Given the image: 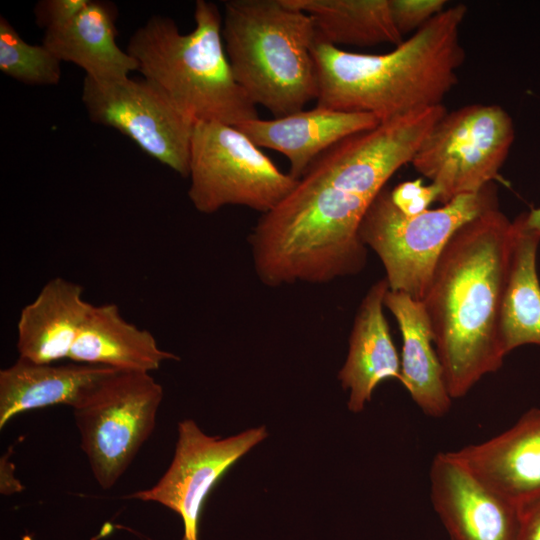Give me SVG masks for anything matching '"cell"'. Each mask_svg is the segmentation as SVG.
<instances>
[{
    "mask_svg": "<svg viewBox=\"0 0 540 540\" xmlns=\"http://www.w3.org/2000/svg\"><path fill=\"white\" fill-rule=\"evenodd\" d=\"M117 6L110 1L89 0L68 24L44 32V44L61 62L76 64L85 77L115 81L137 71L136 60L116 42Z\"/></svg>",
    "mask_w": 540,
    "mask_h": 540,
    "instance_id": "cell-19",
    "label": "cell"
},
{
    "mask_svg": "<svg viewBox=\"0 0 540 540\" xmlns=\"http://www.w3.org/2000/svg\"><path fill=\"white\" fill-rule=\"evenodd\" d=\"M395 25L403 35L419 29L444 10L445 0H390Z\"/></svg>",
    "mask_w": 540,
    "mask_h": 540,
    "instance_id": "cell-25",
    "label": "cell"
},
{
    "mask_svg": "<svg viewBox=\"0 0 540 540\" xmlns=\"http://www.w3.org/2000/svg\"><path fill=\"white\" fill-rule=\"evenodd\" d=\"M388 289L385 278L372 284L354 318L347 358L338 374L342 387L349 390L348 408L352 412L364 409L383 380L402 381L401 360L383 311Z\"/></svg>",
    "mask_w": 540,
    "mask_h": 540,
    "instance_id": "cell-17",
    "label": "cell"
},
{
    "mask_svg": "<svg viewBox=\"0 0 540 540\" xmlns=\"http://www.w3.org/2000/svg\"><path fill=\"white\" fill-rule=\"evenodd\" d=\"M222 20L215 3L197 0L191 32L181 33L173 19L155 15L131 35L126 51L143 78L194 124L236 127L259 116L231 71Z\"/></svg>",
    "mask_w": 540,
    "mask_h": 540,
    "instance_id": "cell-4",
    "label": "cell"
},
{
    "mask_svg": "<svg viewBox=\"0 0 540 540\" xmlns=\"http://www.w3.org/2000/svg\"><path fill=\"white\" fill-rule=\"evenodd\" d=\"M91 305L81 285L61 277L48 281L20 312L19 357L39 363L68 359Z\"/></svg>",
    "mask_w": 540,
    "mask_h": 540,
    "instance_id": "cell-18",
    "label": "cell"
},
{
    "mask_svg": "<svg viewBox=\"0 0 540 540\" xmlns=\"http://www.w3.org/2000/svg\"><path fill=\"white\" fill-rule=\"evenodd\" d=\"M60 64L44 44L27 43L5 17H0V70L5 75L26 85H56L62 76Z\"/></svg>",
    "mask_w": 540,
    "mask_h": 540,
    "instance_id": "cell-24",
    "label": "cell"
},
{
    "mask_svg": "<svg viewBox=\"0 0 540 540\" xmlns=\"http://www.w3.org/2000/svg\"><path fill=\"white\" fill-rule=\"evenodd\" d=\"M446 112L442 104L415 110L351 135L321 154L303 177L374 199L399 168L412 162Z\"/></svg>",
    "mask_w": 540,
    "mask_h": 540,
    "instance_id": "cell-11",
    "label": "cell"
},
{
    "mask_svg": "<svg viewBox=\"0 0 540 540\" xmlns=\"http://www.w3.org/2000/svg\"><path fill=\"white\" fill-rule=\"evenodd\" d=\"M163 396L149 372L118 370L73 408L80 447L101 489L115 486L150 438Z\"/></svg>",
    "mask_w": 540,
    "mask_h": 540,
    "instance_id": "cell-8",
    "label": "cell"
},
{
    "mask_svg": "<svg viewBox=\"0 0 540 540\" xmlns=\"http://www.w3.org/2000/svg\"><path fill=\"white\" fill-rule=\"evenodd\" d=\"M467 13L457 4L383 54L348 52L315 41L316 106L367 113L380 122L442 104L464 61L459 32Z\"/></svg>",
    "mask_w": 540,
    "mask_h": 540,
    "instance_id": "cell-2",
    "label": "cell"
},
{
    "mask_svg": "<svg viewBox=\"0 0 540 540\" xmlns=\"http://www.w3.org/2000/svg\"><path fill=\"white\" fill-rule=\"evenodd\" d=\"M498 208L493 183L441 207L405 216L383 188L368 206L359 236L382 262L389 289L421 301L436 263L455 232L467 222Z\"/></svg>",
    "mask_w": 540,
    "mask_h": 540,
    "instance_id": "cell-6",
    "label": "cell"
},
{
    "mask_svg": "<svg viewBox=\"0 0 540 540\" xmlns=\"http://www.w3.org/2000/svg\"><path fill=\"white\" fill-rule=\"evenodd\" d=\"M223 6L225 52L250 100L275 118L316 100V36L309 15L288 0H228Z\"/></svg>",
    "mask_w": 540,
    "mask_h": 540,
    "instance_id": "cell-5",
    "label": "cell"
},
{
    "mask_svg": "<svg viewBox=\"0 0 540 540\" xmlns=\"http://www.w3.org/2000/svg\"><path fill=\"white\" fill-rule=\"evenodd\" d=\"M452 452L483 484L519 506L540 494V408L501 434Z\"/></svg>",
    "mask_w": 540,
    "mask_h": 540,
    "instance_id": "cell-14",
    "label": "cell"
},
{
    "mask_svg": "<svg viewBox=\"0 0 540 540\" xmlns=\"http://www.w3.org/2000/svg\"><path fill=\"white\" fill-rule=\"evenodd\" d=\"M89 0H41L34 7L36 24L45 31L68 24L88 4Z\"/></svg>",
    "mask_w": 540,
    "mask_h": 540,
    "instance_id": "cell-27",
    "label": "cell"
},
{
    "mask_svg": "<svg viewBox=\"0 0 540 540\" xmlns=\"http://www.w3.org/2000/svg\"><path fill=\"white\" fill-rule=\"evenodd\" d=\"M81 99L92 122L118 130L148 156L188 177L195 124L150 82L84 77Z\"/></svg>",
    "mask_w": 540,
    "mask_h": 540,
    "instance_id": "cell-10",
    "label": "cell"
},
{
    "mask_svg": "<svg viewBox=\"0 0 540 540\" xmlns=\"http://www.w3.org/2000/svg\"><path fill=\"white\" fill-rule=\"evenodd\" d=\"M514 137L513 120L501 106H464L444 114L411 164L437 187L443 205L493 183Z\"/></svg>",
    "mask_w": 540,
    "mask_h": 540,
    "instance_id": "cell-9",
    "label": "cell"
},
{
    "mask_svg": "<svg viewBox=\"0 0 540 540\" xmlns=\"http://www.w3.org/2000/svg\"><path fill=\"white\" fill-rule=\"evenodd\" d=\"M384 306L393 314L402 336L401 384L425 415L444 416L452 398L421 301L388 289Z\"/></svg>",
    "mask_w": 540,
    "mask_h": 540,
    "instance_id": "cell-20",
    "label": "cell"
},
{
    "mask_svg": "<svg viewBox=\"0 0 540 540\" xmlns=\"http://www.w3.org/2000/svg\"><path fill=\"white\" fill-rule=\"evenodd\" d=\"M380 121L367 113L331 110L316 106L270 120L252 119L236 128L260 148L282 153L289 161L288 174L300 180L326 150Z\"/></svg>",
    "mask_w": 540,
    "mask_h": 540,
    "instance_id": "cell-15",
    "label": "cell"
},
{
    "mask_svg": "<svg viewBox=\"0 0 540 540\" xmlns=\"http://www.w3.org/2000/svg\"><path fill=\"white\" fill-rule=\"evenodd\" d=\"M311 18L317 42L374 46L399 45L390 0H288Z\"/></svg>",
    "mask_w": 540,
    "mask_h": 540,
    "instance_id": "cell-23",
    "label": "cell"
},
{
    "mask_svg": "<svg viewBox=\"0 0 540 540\" xmlns=\"http://www.w3.org/2000/svg\"><path fill=\"white\" fill-rule=\"evenodd\" d=\"M68 360L125 371L151 373L179 357L159 347L145 329L126 321L117 305H91Z\"/></svg>",
    "mask_w": 540,
    "mask_h": 540,
    "instance_id": "cell-21",
    "label": "cell"
},
{
    "mask_svg": "<svg viewBox=\"0 0 540 540\" xmlns=\"http://www.w3.org/2000/svg\"><path fill=\"white\" fill-rule=\"evenodd\" d=\"M188 197L200 213L228 205L267 213L299 180L283 173L235 126L208 121L194 125L189 159Z\"/></svg>",
    "mask_w": 540,
    "mask_h": 540,
    "instance_id": "cell-7",
    "label": "cell"
},
{
    "mask_svg": "<svg viewBox=\"0 0 540 540\" xmlns=\"http://www.w3.org/2000/svg\"><path fill=\"white\" fill-rule=\"evenodd\" d=\"M0 471V491L2 495L9 496L23 489V485L15 477L13 463L10 461L9 454L2 456Z\"/></svg>",
    "mask_w": 540,
    "mask_h": 540,
    "instance_id": "cell-29",
    "label": "cell"
},
{
    "mask_svg": "<svg viewBox=\"0 0 540 540\" xmlns=\"http://www.w3.org/2000/svg\"><path fill=\"white\" fill-rule=\"evenodd\" d=\"M512 239L513 221L499 208L464 224L442 251L421 300L452 399L503 364L500 319Z\"/></svg>",
    "mask_w": 540,
    "mask_h": 540,
    "instance_id": "cell-1",
    "label": "cell"
},
{
    "mask_svg": "<svg viewBox=\"0 0 540 540\" xmlns=\"http://www.w3.org/2000/svg\"><path fill=\"white\" fill-rule=\"evenodd\" d=\"M116 371L72 361L39 363L18 357L0 371V429L33 409L59 404L75 408Z\"/></svg>",
    "mask_w": 540,
    "mask_h": 540,
    "instance_id": "cell-16",
    "label": "cell"
},
{
    "mask_svg": "<svg viewBox=\"0 0 540 540\" xmlns=\"http://www.w3.org/2000/svg\"><path fill=\"white\" fill-rule=\"evenodd\" d=\"M268 436L264 426L227 438L209 436L191 419L178 423L172 461L150 488L124 498L161 504L183 522L180 540H199V522L208 494L222 476Z\"/></svg>",
    "mask_w": 540,
    "mask_h": 540,
    "instance_id": "cell-12",
    "label": "cell"
},
{
    "mask_svg": "<svg viewBox=\"0 0 540 540\" xmlns=\"http://www.w3.org/2000/svg\"><path fill=\"white\" fill-rule=\"evenodd\" d=\"M524 215L528 228L540 235V208L525 212Z\"/></svg>",
    "mask_w": 540,
    "mask_h": 540,
    "instance_id": "cell-30",
    "label": "cell"
},
{
    "mask_svg": "<svg viewBox=\"0 0 540 540\" xmlns=\"http://www.w3.org/2000/svg\"><path fill=\"white\" fill-rule=\"evenodd\" d=\"M540 235L532 231L522 213L513 221L509 275L500 319L503 352L519 346H540V282L537 249Z\"/></svg>",
    "mask_w": 540,
    "mask_h": 540,
    "instance_id": "cell-22",
    "label": "cell"
},
{
    "mask_svg": "<svg viewBox=\"0 0 540 540\" xmlns=\"http://www.w3.org/2000/svg\"><path fill=\"white\" fill-rule=\"evenodd\" d=\"M373 199L302 177L249 236L255 273L268 287L327 283L361 272L367 247L359 236Z\"/></svg>",
    "mask_w": 540,
    "mask_h": 540,
    "instance_id": "cell-3",
    "label": "cell"
},
{
    "mask_svg": "<svg viewBox=\"0 0 540 540\" xmlns=\"http://www.w3.org/2000/svg\"><path fill=\"white\" fill-rule=\"evenodd\" d=\"M429 477L432 505L451 540H516L519 506L483 484L453 452L436 454Z\"/></svg>",
    "mask_w": 540,
    "mask_h": 540,
    "instance_id": "cell-13",
    "label": "cell"
},
{
    "mask_svg": "<svg viewBox=\"0 0 540 540\" xmlns=\"http://www.w3.org/2000/svg\"><path fill=\"white\" fill-rule=\"evenodd\" d=\"M520 526L516 540H540V494L519 505Z\"/></svg>",
    "mask_w": 540,
    "mask_h": 540,
    "instance_id": "cell-28",
    "label": "cell"
},
{
    "mask_svg": "<svg viewBox=\"0 0 540 540\" xmlns=\"http://www.w3.org/2000/svg\"><path fill=\"white\" fill-rule=\"evenodd\" d=\"M394 206L405 216H416L428 210V206L438 201L439 191L433 184L425 185L422 179L401 182L390 190Z\"/></svg>",
    "mask_w": 540,
    "mask_h": 540,
    "instance_id": "cell-26",
    "label": "cell"
}]
</instances>
